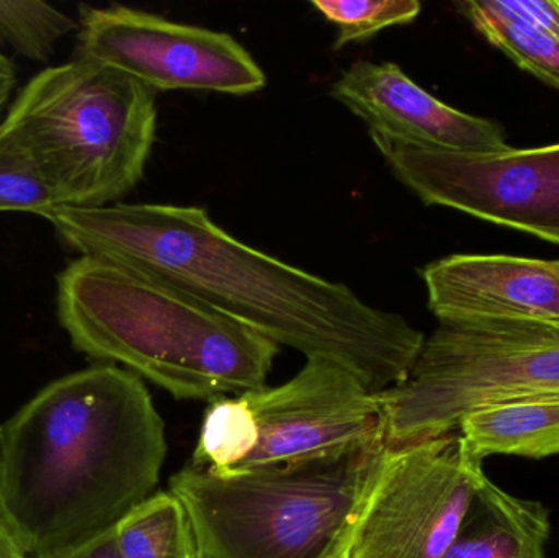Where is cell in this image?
Segmentation results:
<instances>
[{
  "mask_svg": "<svg viewBox=\"0 0 559 558\" xmlns=\"http://www.w3.org/2000/svg\"><path fill=\"white\" fill-rule=\"evenodd\" d=\"M43 218L79 251L143 272L292 347L341 364L373 392L409 376L426 334L393 311L251 248L200 206H58Z\"/></svg>",
  "mask_w": 559,
  "mask_h": 558,
  "instance_id": "obj_1",
  "label": "cell"
},
{
  "mask_svg": "<svg viewBox=\"0 0 559 558\" xmlns=\"http://www.w3.org/2000/svg\"><path fill=\"white\" fill-rule=\"evenodd\" d=\"M166 452L141 377L69 373L0 426V523L26 558L82 546L154 495Z\"/></svg>",
  "mask_w": 559,
  "mask_h": 558,
  "instance_id": "obj_2",
  "label": "cell"
},
{
  "mask_svg": "<svg viewBox=\"0 0 559 558\" xmlns=\"http://www.w3.org/2000/svg\"><path fill=\"white\" fill-rule=\"evenodd\" d=\"M62 330L79 353L121 364L177 400L264 389L280 346L143 272L81 254L56 277Z\"/></svg>",
  "mask_w": 559,
  "mask_h": 558,
  "instance_id": "obj_3",
  "label": "cell"
},
{
  "mask_svg": "<svg viewBox=\"0 0 559 558\" xmlns=\"http://www.w3.org/2000/svg\"><path fill=\"white\" fill-rule=\"evenodd\" d=\"M2 123L25 144L62 205L118 203L143 179L156 140L154 92L91 59L43 69Z\"/></svg>",
  "mask_w": 559,
  "mask_h": 558,
  "instance_id": "obj_4",
  "label": "cell"
},
{
  "mask_svg": "<svg viewBox=\"0 0 559 558\" xmlns=\"http://www.w3.org/2000/svg\"><path fill=\"white\" fill-rule=\"evenodd\" d=\"M384 448L229 475L187 464L169 491L203 558H324L354 521Z\"/></svg>",
  "mask_w": 559,
  "mask_h": 558,
  "instance_id": "obj_5",
  "label": "cell"
},
{
  "mask_svg": "<svg viewBox=\"0 0 559 558\" xmlns=\"http://www.w3.org/2000/svg\"><path fill=\"white\" fill-rule=\"evenodd\" d=\"M559 399V330H468L440 324L407 379L378 392L386 448L459 431L469 413Z\"/></svg>",
  "mask_w": 559,
  "mask_h": 558,
  "instance_id": "obj_6",
  "label": "cell"
},
{
  "mask_svg": "<svg viewBox=\"0 0 559 558\" xmlns=\"http://www.w3.org/2000/svg\"><path fill=\"white\" fill-rule=\"evenodd\" d=\"M486 478L459 431L384 448L355 514L348 558H442Z\"/></svg>",
  "mask_w": 559,
  "mask_h": 558,
  "instance_id": "obj_7",
  "label": "cell"
},
{
  "mask_svg": "<svg viewBox=\"0 0 559 558\" xmlns=\"http://www.w3.org/2000/svg\"><path fill=\"white\" fill-rule=\"evenodd\" d=\"M390 169L426 205L559 246V143L496 154H452L371 138Z\"/></svg>",
  "mask_w": 559,
  "mask_h": 558,
  "instance_id": "obj_8",
  "label": "cell"
},
{
  "mask_svg": "<svg viewBox=\"0 0 559 558\" xmlns=\"http://www.w3.org/2000/svg\"><path fill=\"white\" fill-rule=\"evenodd\" d=\"M78 52L153 92L251 95L267 84L259 62L228 33L131 7H81Z\"/></svg>",
  "mask_w": 559,
  "mask_h": 558,
  "instance_id": "obj_9",
  "label": "cell"
},
{
  "mask_svg": "<svg viewBox=\"0 0 559 558\" xmlns=\"http://www.w3.org/2000/svg\"><path fill=\"white\" fill-rule=\"evenodd\" d=\"M258 446L239 472L342 459L384 444L378 392L325 357L306 359L288 382L242 393Z\"/></svg>",
  "mask_w": 559,
  "mask_h": 558,
  "instance_id": "obj_10",
  "label": "cell"
},
{
  "mask_svg": "<svg viewBox=\"0 0 559 558\" xmlns=\"http://www.w3.org/2000/svg\"><path fill=\"white\" fill-rule=\"evenodd\" d=\"M433 317L468 330H559V277L548 261L453 254L420 271Z\"/></svg>",
  "mask_w": 559,
  "mask_h": 558,
  "instance_id": "obj_11",
  "label": "cell"
},
{
  "mask_svg": "<svg viewBox=\"0 0 559 558\" xmlns=\"http://www.w3.org/2000/svg\"><path fill=\"white\" fill-rule=\"evenodd\" d=\"M331 95L370 128L371 138L397 146L452 154L512 147L498 123L443 104L394 62H354L332 84Z\"/></svg>",
  "mask_w": 559,
  "mask_h": 558,
  "instance_id": "obj_12",
  "label": "cell"
},
{
  "mask_svg": "<svg viewBox=\"0 0 559 558\" xmlns=\"http://www.w3.org/2000/svg\"><path fill=\"white\" fill-rule=\"evenodd\" d=\"M550 534L544 503L514 497L486 478L442 558H548Z\"/></svg>",
  "mask_w": 559,
  "mask_h": 558,
  "instance_id": "obj_13",
  "label": "cell"
},
{
  "mask_svg": "<svg viewBox=\"0 0 559 558\" xmlns=\"http://www.w3.org/2000/svg\"><path fill=\"white\" fill-rule=\"evenodd\" d=\"M459 432L479 461L492 455L540 459L559 455V399L501 403L469 413Z\"/></svg>",
  "mask_w": 559,
  "mask_h": 558,
  "instance_id": "obj_14",
  "label": "cell"
},
{
  "mask_svg": "<svg viewBox=\"0 0 559 558\" xmlns=\"http://www.w3.org/2000/svg\"><path fill=\"white\" fill-rule=\"evenodd\" d=\"M121 558H192L197 543L186 508L170 491L151 495L117 524Z\"/></svg>",
  "mask_w": 559,
  "mask_h": 558,
  "instance_id": "obj_15",
  "label": "cell"
},
{
  "mask_svg": "<svg viewBox=\"0 0 559 558\" xmlns=\"http://www.w3.org/2000/svg\"><path fill=\"white\" fill-rule=\"evenodd\" d=\"M258 446L254 416L241 395L210 403L190 464L216 475L236 474Z\"/></svg>",
  "mask_w": 559,
  "mask_h": 558,
  "instance_id": "obj_16",
  "label": "cell"
},
{
  "mask_svg": "<svg viewBox=\"0 0 559 558\" xmlns=\"http://www.w3.org/2000/svg\"><path fill=\"white\" fill-rule=\"evenodd\" d=\"M460 9L486 41L504 52L519 68L559 91V39L489 12L483 0L460 3Z\"/></svg>",
  "mask_w": 559,
  "mask_h": 558,
  "instance_id": "obj_17",
  "label": "cell"
},
{
  "mask_svg": "<svg viewBox=\"0 0 559 558\" xmlns=\"http://www.w3.org/2000/svg\"><path fill=\"white\" fill-rule=\"evenodd\" d=\"M61 199L25 144L0 121V213H46Z\"/></svg>",
  "mask_w": 559,
  "mask_h": 558,
  "instance_id": "obj_18",
  "label": "cell"
},
{
  "mask_svg": "<svg viewBox=\"0 0 559 558\" xmlns=\"http://www.w3.org/2000/svg\"><path fill=\"white\" fill-rule=\"evenodd\" d=\"M74 28V20L49 3L0 0V45L32 61L51 58L58 43Z\"/></svg>",
  "mask_w": 559,
  "mask_h": 558,
  "instance_id": "obj_19",
  "label": "cell"
},
{
  "mask_svg": "<svg viewBox=\"0 0 559 558\" xmlns=\"http://www.w3.org/2000/svg\"><path fill=\"white\" fill-rule=\"evenodd\" d=\"M311 5L337 26L334 49L365 41L390 26L407 25L423 10L417 0H314Z\"/></svg>",
  "mask_w": 559,
  "mask_h": 558,
  "instance_id": "obj_20",
  "label": "cell"
},
{
  "mask_svg": "<svg viewBox=\"0 0 559 558\" xmlns=\"http://www.w3.org/2000/svg\"><path fill=\"white\" fill-rule=\"evenodd\" d=\"M483 3L502 19L524 23L559 39V0H483Z\"/></svg>",
  "mask_w": 559,
  "mask_h": 558,
  "instance_id": "obj_21",
  "label": "cell"
},
{
  "mask_svg": "<svg viewBox=\"0 0 559 558\" xmlns=\"http://www.w3.org/2000/svg\"><path fill=\"white\" fill-rule=\"evenodd\" d=\"M41 558H121L120 550H118L117 527L82 544V546Z\"/></svg>",
  "mask_w": 559,
  "mask_h": 558,
  "instance_id": "obj_22",
  "label": "cell"
},
{
  "mask_svg": "<svg viewBox=\"0 0 559 558\" xmlns=\"http://www.w3.org/2000/svg\"><path fill=\"white\" fill-rule=\"evenodd\" d=\"M16 85V69L9 56L0 52V121L5 117L13 100Z\"/></svg>",
  "mask_w": 559,
  "mask_h": 558,
  "instance_id": "obj_23",
  "label": "cell"
},
{
  "mask_svg": "<svg viewBox=\"0 0 559 558\" xmlns=\"http://www.w3.org/2000/svg\"><path fill=\"white\" fill-rule=\"evenodd\" d=\"M0 558H26L9 533L3 530L2 524H0Z\"/></svg>",
  "mask_w": 559,
  "mask_h": 558,
  "instance_id": "obj_24",
  "label": "cell"
},
{
  "mask_svg": "<svg viewBox=\"0 0 559 558\" xmlns=\"http://www.w3.org/2000/svg\"><path fill=\"white\" fill-rule=\"evenodd\" d=\"M355 520V518H354ZM352 526H354V521H352L350 526L347 527L344 534H342L341 539L334 544L331 550H329L328 556L324 558H348V550H350V541H352Z\"/></svg>",
  "mask_w": 559,
  "mask_h": 558,
  "instance_id": "obj_25",
  "label": "cell"
},
{
  "mask_svg": "<svg viewBox=\"0 0 559 558\" xmlns=\"http://www.w3.org/2000/svg\"><path fill=\"white\" fill-rule=\"evenodd\" d=\"M548 264H550V268L554 269L555 272H557V275L559 277V261H548Z\"/></svg>",
  "mask_w": 559,
  "mask_h": 558,
  "instance_id": "obj_26",
  "label": "cell"
},
{
  "mask_svg": "<svg viewBox=\"0 0 559 558\" xmlns=\"http://www.w3.org/2000/svg\"><path fill=\"white\" fill-rule=\"evenodd\" d=\"M192 558H203V557H202V554H200V550L197 549L195 556H193Z\"/></svg>",
  "mask_w": 559,
  "mask_h": 558,
  "instance_id": "obj_27",
  "label": "cell"
},
{
  "mask_svg": "<svg viewBox=\"0 0 559 558\" xmlns=\"http://www.w3.org/2000/svg\"><path fill=\"white\" fill-rule=\"evenodd\" d=\"M0 524H2V523H0Z\"/></svg>",
  "mask_w": 559,
  "mask_h": 558,
  "instance_id": "obj_28",
  "label": "cell"
}]
</instances>
